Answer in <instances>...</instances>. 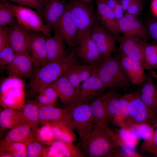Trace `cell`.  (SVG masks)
<instances>
[{
  "label": "cell",
  "instance_id": "6f0895ef",
  "mask_svg": "<svg viewBox=\"0 0 157 157\" xmlns=\"http://www.w3.org/2000/svg\"><path fill=\"white\" fill-rule=\"evenodd\" d=\"M156 84H157V83H156Z\"/></svg>",
  "mask_w": 157,
  "mask_h": 157
},
{
  "label": "cell",
  "instance_id": "816d5d0a",
  "mask_svg": "<svg viewBox=\"0 0 157 157\" xmlns=\"http://www.w3.org/2000/svg\"><path fill=\"white\" fill-rule=\"evenodd\" d=\"M137 0H118L125 12L130 6Z\"/></svg>",
  "mask_w": 157,
  "mask_h": 157
},
{
  "label": "cell",
  "instance_id": "3957f363",
  "mask_svg": "<svg viewBox=\"0 0 157 157\" xmlns=\"http://www.w3.org/2000/svg\"><path fill=\"white\" fill-rule=\"evenodd\" d=\"M96 73L105 89L120 88L126 90L133 84L123 69L116 55H111L100 62Z\"/></svg>",
  "mask_w": 157,
  "mask_h": 157
},
{
  "label": "cell",
  "instance_id": "7bdbcfd3",
  "mask_svg": "<svg viewBox=\"0 0 157 157\" xmlns=\"http://www.w3.org/2000/svg\"><path fill=\"white\" fill-rule=\"evenodd\" d=\"M46 122L47 123L37 129L36 135L38 140L47 143L56 138L49 123Z\"/></svg>",
  "mask_w": 157,
  "mask_h": 157
},
{
  "label": "cell",
  "instance_id": "4fadbf2b",
  "mask_svg": "<svg viewBox=\"0 0 157 157\" xmlns=\"http://www.w3.org/2000/svg\"><path fill=\"white\" fill-rule=\"evenodd\" d=\"M67 2L66 0H45L41 15L51 31L58 25L65 11Z\"/></svg>",
  "mask_w": 157,
  "mask_h": 157
},
{
  "label": "cell",
  "instance_id": "4dcf8cb0",
  "mask_svg": "<svg viewBox=\"0 0 157 157\" xmlns=\"http://www.w3.org/2000/svg\"><path fill=\"white\" fill-rule=\"evenodd\" d=\"M40 107L38 101H30L24 104L20 110L25 121L31 124L36 132L40 120L39 116Z\"/></svg>",
  "mask_w": 157,
  "mask_h": 157
},
{
  "label": "cell",
  "instance_id": "5bb4252c",
  "mask_svg": "<svg viewBox=\"0 0 157 157\" xmlns=\"http://www.w3.org/2000/svg\"><path fill=\"white\" fill-rule=\"evenodd\" d=\"M128 78L133 84L141 85L147 81L152 79L145 72L139 62L123 54L116 55Z\"/></svg>",
  "mask_w": 157,
  "mask_h": 157
},
{
  "label": "cell",
  "instance_id": "d590c367",
  "mask_svg": "<svg viewBox=\"0 0 157 157\" xmlns=\"http://www.w3.org/2000/svg\"><path fill=\"white\" fill-rule=\"evenodd\" d=\"M17 22L15 16L9 7L8 3L1 1L0 3V28L14 26Z\"/></svg>",
  "mask_w": 157,
  "mask_h": 157
},
{
  "label": "cell",
  "instance_id": "836d02e7",
  "mask_svg": "<svg viewBox=\"0 0 157 157\" xmlns=\"http://www.w3.org/2000/svg\"><path fill=\"white\" fill-rule=\"evenodd\" d=\"M116 134L120 146L132 149L137 144L139 137L131 129L125 127L119 130Z\"/></svg>",
  "mask_w": 157,
  "mask_h": 157
},
{
  "label": "cell",
  "instance_id": "f35d334b",
  "mask_svg": "<svg viewBox=\"0 0 157 157\" xmlns=\"http://www.w3.org/2000/svg\"><path fill=\"white\" fill-rule=\"evenodd\" d=\"M25 82L24 79L12 75L3 79L0 85V94L7 90L15 88H24Z\"/></svg>",
  "mask_w": 157,
  "mask_h": 157
},
{
  "label": "cell",
  "instance_id": "f5cc1de1",
  "mask_svg": "<svg viewBox=\"0 0 157 157\" xmlns=\"http://www.w3.org/2000/svg\"><path fill=\"white\" fill-rule=\"evenodd\" d=\"M106 1L108 5L113 10L119 3L118 0H106Z\"/></svg>",
  "mask_w": 157,
  "mask_h": 157
},
{
  "label": "cell",
  "instance_id": "b9f144b4",
  "mask_svg": "<svg viewBox=\"0 0 157 157\" xmlns=\"http://www.w3.org/2000/svg\"><path fill=\"white\" fill-rule=\"evenodd\" d=\"M130 129L144 140L151 138L154 132V127L150 124H144L134 126Z\"/></svg>",
  "mask_w": 157,
  "mask_h": 157
},
{
  "label": "cell",
  "instance_id": "e575fe53",
  "mask_svg": "<svg viewBox=\"0 0 157 157\" xmlns=\"http://www.w3.org/2000/svg\"><path fill=\"white\" fill-rule=\"evenodd\" d=\"M39 93L38 102L40 106H55L58 97L51 84L42 87Z\"/></svg>",
  "mask_w": 157,
  "mask_h": 157
},
{
  "label": "cell",
  "instance_id": "8992f818",
  "mask_svg": "<svg viewBox=\"0 0 157 157\" xmlns=\"http://www.w3.org/2000/svg\"><path fill=\"white\" fill-rule=\"evenodd\" d=\"M157 119V115L141 99L138 91L132 93L130 103L129 116L125 128L130 129L144 124H150L154 127Z\"/></svg>",
  "mask_w": 157,
  "mask_h": 157
},
{
  "label": "cell",
  "instance_id": "d6986e66",
  "mask_svg": "<svg viewBox=\"0 0 157 157\" xmlns=\"http://www.w3.org/2000/svg\"><path fill=\"white\" fill-rule=\"evenodd\" d=\"M55 30L60 33L65 42L70 48L74 49L76 45L77 28L72 18L67 5L63 15L56 27L53 29Z\"/></svg>",
  "mask_w": 157,
  "mask_h": 157
},
{
  "label": "cell",
  "instance_id": "44dd1931",
  "mask_svg": "<svg viewBox=\"0 0 157 157\" xmlns=\"http://www.w3.org/2000/svg\"><path fill=\"white\" fill-rule=\"evenodd\" d=\"M51 85L63 103L69 106L76 102L79 92L74 87L64 74Z\"/></svg>",
  "mask_w": 157,
  "mask_h": 157
},
{
  "label": "cell",
  "instance_id": "db71d44e",
  "mask_svg": "<svg viewBox=\"0 0 157 157\" xmlns=\"http://www.w3.org/2000/svg\"><path fill=\"white\" fill-rule=\"evenodd\" d=\"M87 4H90L93 1V0H79Z\"/></svg>",
  "mask_w": 157,
  "mask_h": 157
},
{
  "label": "cell",
  "instance_id": "f546056e",
  "mask_svg": "<svg viewBox=\"0 0 157 157\" xmlns=\"http://www.w3.org/2000/svg\"><path fill=\"white\" fill-rule=\"evenodd\" d=\"M132 93L120 96L118 110L112 120L114 123L120 127H125L129 115L130 103Z\"/></svg>",
  "mask_w": 157,
  "mask_h": 157
},
{
  "label": "cell",
  "instance_id": "484cf974",
  "mask_svg": "<svg viewBox=\"0 0 157 157\" xmlns=\"http://www.w3.org/2000/svg\"><path fill=\"white\" fill-rule=\"evenodd\" d=\"M25 122H26L19 110L6 108L0 112V126L2 129H11Z\"/></svg>",
  "mask_w": 157,
  "mask_h": 157
},
{
  "label": "cell",
  "instance_id": "681fc988",
  "mask_svg": "<svg viewBox=\"0 0 157 157\" xmlns=\"http://www.w3.org/2000/svg\"><path fill=\"white\" fill-rule=\"evenodd\" d=\"M43 156L63 157L62 155L56 149L51 146L47 148H44Z\"/></svg>",
  "mask_w": 157,
  "mask_h": 157
},
{
  "label": "cell",
  "instance_id": "5b68a950",
  "mask_svg": "<svg viewBox=\"0 0 157 157\" xmlns=\"http://www.w3.org/2000/svg\"><path fill=\"white\" fill-rule=\"evenodd\" d=\"M8 3L16 18L17 23L31 31L41 32L48 37L51 31L46 26L42 16L33 9Z\"/></svg>",
  "mask_w": 157,
  "mask_h": 157
},
{
  "label": "cell",
  "instance_id": "f907efd6",
  "mask_svg": "<svg viewBox=\"0 0 157 157\" xmlns=\"http://www.w3.org/2000/svg\"><path fill=\"white\" fill-rule=\"evenodd\" d=\"M113 13L116 21L122 19L125 15L126 13L119 2L113 10Z\"/></svg>",
  "mask_w": 157,
  "mask_h": 157
},
{
  "label": "cell",
  "instance_id": "f6af8a7d",
  "mask_svg": "<svg viewBox=\"0 0 157 157\" xmlns=\"http://www.w3.org/2000/svg\"><path fill=\"white\" fill-rule=\"evenodd\" d=\"M44 149L42 145L37 141H33L26 144L27 157L43 156Z\"/></svg>",
  "mask_w": 157,
  "mask_h": 157
},
{
  "label": "cell",
  "instance_id": "1f68e13d",
  "mask_svg": "<svg viewBox=\"0 0 157 157\" xmlns=\"http://www.w3.org/2000/svg\"><path fill=\"white\" fill-rule=\"evenodd\" d=\"M47 144L56 149L63 157H84L78 145L75 146L73 143L65 142L56 139Z\"/></svg>",
  "mask_w": 157,
  "mask_h": 157
},
{
  "label": "cell",
  "instance_id": "30bf717a",
  "mask_svg": "<svg viewBox=\"0 0 157 157\" xmlns=\"http://www.w3.org/2000/svg\"><path fill=\"white\" fill-rule=\"evenodd\" d=\"M117 40L119 44V53L139 62L142 66L144 49L147 44L145 39L124 35L118 36Z\"/></svg>",
  "mask_w": 157,
  "mask_h": 157
},
{
  "label": "cell",
  "instance_id": "e0dca14e",
  "mask_svg": "<svg viewBox=\"0 0 157 157\" xmlns=\"http://www.w3.org/2000/svg\"><path fill=\"white\" fill-rule=\"evenodd\" d=\"M100 62L82 65L77 64L64 74L74 87L79 92L80 83L96 72Z\"/></svg>",
  "mask_w": 157,
  "mask_h": 157
},
{
  "label": "cell",
  "instance_id": "603a6c76",
  "mask_svg": "<svg viewBox=\"0 0 157 157\" xmlns=\"http://www.w3.org/2000/svg\"><path fill=\"white\" fill-rule=\"evenodd\" d=\"M36 133L31 124L25 122L11 129L3 140L8 142H20L26 144L33 141Z\"/></svg>",
  "mask_w": 157,
  "mask_h": 157
},
{
  "label": "cell",
  "instance_id": "9f6ffc18",
  "mask_svg": "<svg viewBox=\"0 0 157 157\" xmlns=\"http://www.w3.org/2000/svg\"><path fill=\"white\" fill-rule=\"evenodd\" d=\"M156 45V47H157V45Z\"/></svg>",
  "mask_w": 157,
  "mask_h": 157
},
{
  "label": "cell",
  "instance_id": "9a60e30c",
  "mask_svg": "<svg viewBox=\"0 0 157 157\" xmlns=\"http://www.w3.org/2000/svg\"><path fill=\"white\" fill-rule=\"evenodd\" d=\"M47 37L41 32L32 31L30 56L33 65L37 68L41 67L46 63V41Z\"/></svg>",
  "mask_w": 157,
  "mask_h": 157
},
{
  "label": "cell",
  "instance_id": "c3c4849f",
  "mask_svg": "<svg viewBox=\"0 0 157 157\" xmlns=\"http://www.w3.org/2000/svg\"><path fill=\"white\" fill-rule=\"evenodd\" d=\"M147 29L149 35L157 43V19H151L148 24Z\"/></svg>",
  "mask_w": 157,
  "mask_h": 157
},
{
  "label": "cell",
  "instance_id": "52a82bcc",
  "mask_svg": "<svg viewBox=\"0 0 157 157\" xmlns=\"http://www.w3.org/2000/svg\"><path fill=\"white\" fill-rule=\"evenodd\" d=\"M68 108L80 140L84 139L91 133L94 124L90 103H76Z\"/></svg>",
  "mask_w": 157,
  "mask_h": 157
},
{
  "label": "cell",
  "instance_id": "4316f807",
  "mask_svg": "<svg viewBox=\"0 0 157 157\" xmlns=\"http://www.w3.org/2000/svg\"><path fill=\"white\" fill-rule=\"evenodd\" d=\"M49 123L56 139L68 143H73L77 140L74 130L66 122L54 121H50Z\"/></svg>",
  "mask_w": 157,
  "mask_h": 157
},
{
  "label": "cell",
  "instance_id": "11a10c76",
  "mask_svg": "<svg viewBox=\"0 0 157 157\" xmlns=\"http://www.w3.org/2000/svg\"><path fill=\"white\" fill-rule=\"evenodd\" d=\"M154 154L155 155V156L156 157H157V149L156 150Z\"/></svg>",
  "mask_w": 157,
  "mask_h": 157
},
{
  "label": "cell",
  "instance_id": "6da1fadb",
  "mask_svg": "<svg viewBox=\"0 0 157 157\" xmlns=\"http://www.w3.org/2000/svg\"><path fill=\"white\" fill-rule=\"evenodd\" d=\"M116 133L107 127L94 124L90 134L78 144L84 157L119 156L121 151Z\"/></svg>",
  "mask_w": 157,
  "mask_h": 157
},
{
  "label": "cell",
  "instance_id": "7402d4cb",
  "mask_svg": "<svg viewBox=\"0 0 157 157\" xmlns=\"http://www.w3.org/2000/svg\"><path fill=\"white\" fill-rule=\"evenodd\" d=\"M52 35L47 37L46 39V46L47 53L46 63L61 60L65 56V40L60 33L54 30Z\"/></svg>",
  "mask_w": 157,
  "mask_h": 157
},
{
  "label": "cell",
  "instance_id": "ab89813d",
  "mask_svg": "<svg viewBox=\"0 0 157 157\" xmlns=\"http://www.w3.org/2000/svg\"><path fill=\"white\" fill-rule=\"evenodd\" d=\"M0 1L14 3L18 6L30 8L34 9L41 15L45 0H0Z\"/></svg>",
  "mask_w": 157,
  "mask_h": 157
},
{
  "label": "cell",
  "instance_id": "7a4b0ae2",
  "mask_svg": "<svg viewBox=\"0 0 157 157\" xmlns=\"http://www.w3.org/2000/svg\"><path fill=\"white\" fill-rule=\"evenodd\" d=\"M74 49L68 56L57 61L46 63L33 73L29 86L33 94L43 87L51 85L70 68L78 64Z\"/></svg>",
  "mask_w": 157,
  "mask_h": 157
},
{
  "label": "cell",
  "instance_id": "d6a6232c",
  "mask_svg": "<svg viewBox=\"0 0 157 157\" xmlns=\"http://www.w3.org/2000/svg\"><path fill=\"white\" fill-rule=\"evenodd\" d=\"M120 97L116 89L106 94L105 105L107 123L112 119L119 110Z\"/></svg>",
  "mask_w": 157,
  "mask_h": 157
},
{
  "label": "cell",
  "instance_id": "277c9868",
  "mask_svg": "<svg viewBox=\"0 0 157 157\" xmlns=\"http://www.w3.org/2000/svg\"><path fill=\"white\" fill-rule=\"evenodd\" d=\"M67 6L77 28V39L87 33L98 23L97 14L90 4L79 0H69Z\"/></svg>",
  "mask_w": 157,
  "mask_h": 157
},
{
  "label": "cell",
  "instance_id": "cb8c5ba5",
  "mask_svg": "<svg viewBox=\"0 0 157 157\" xmlns=\"http://www.w3.org/2000/svg\"><path fill=\"white\" fill-rule=\"evenodd\" d=\"M141 85L138 91L140 98L157 115V84L152 79L146 81Z\"/></svg>",
  "mask_w": 157,
  "mask_h": 157
},
{
  "label": "cell",
  "instance_id": "60d3db41",
  "mask_svg": "<svg viewBox=\"0 0 157 157\" xmlns=\"http://www.w3.org/2000/svg\"><path fill=\"white\" fill-rule=\"evenodd\" d=\"M154 127L155 129L151 138L144 140L140 145L139 150L141 152L154 154L157 149V119Z\"/></svg>",
  "mask_w": 157,
  "mask_h": 157
},
{
  "label": "cell",
  "instance_id": "ffe728a7",
  "mask_svg": "<svg viewBox=\"0 0 157 157\" xmlns=\"http://www.w3.org/2000/svg\"><path fill=\"white\" fill-rule=\"evenodd\" d=\"M33 59L31 56L26 54H16L6 69L8 75L22 78L31 77L33 73Z\"/></svg>",
  "mask_w": 157,
  "mask_h": 157
},
{
  "label": "cell",
  "instance_id": "8d00e7d4",
  "mask_svg": "<svg viewBox=\"0 0 157 157\" xmlns=\"http://www.w3.org/2000/svg\"><path fill=\"white\" fill-rule=\"evenodd\" d=\"M143 67L144 70L157 69V49L156 45L147 43L144 49Z\"/></svg>",
  "mask_w": 157,
  "mask_h": 157
},
{
  "label": "cell",
  "instance_id": "ba28073f",
  "mask_svg": "<svg viewBox=\"0 0 157 157\" xmlns=\"http://www.w3.org/2000/svg\"><path fill=\"white\" fill-rule=\"evenodd\" d=\"M119 33L143 39L149 35L147 29L137 16L126 14L122 19L115 20L113 34L118 36Z\"/></svg>",
  "mask_w": 157,
  "mask_h": 157
},
{
  "label": "cell",
  "instance_id": "7dc6e473",
  "mask_svg": "<svg viewBox=\"0 0 157 157\" xmlns=\"http://www.w3.org/2000/svg\"><path fill=\"white\" fill-rule=\"evenodd\" d=\"M10 45L8 27L0 28V50Z\"/></svg>",
  "mask_w": 157,
  "mask_h": 157
},
{
  "label": "cell",
  "instance_id": "9c48e42d",
  "mask_svg": "<svg viewBox=\"0 0 157 157\" xmlns=\"http://www.w3.org/2000/svg\"><path fill=\"white\" fill-rule=\"evenodd\" d=\"M90 34L103 59L116 51L115 41L118 36L112 34L104 26L97 24L91 30Z\"/></svg>",
  "mask_w": 157,
  "mask_h": 157
},
{
  "label": "cell",
  "instance_id": "ac0fdd59",
  "mask_svg": "<svg viewBox=\"0 0 157 157\" xmlns=\"http://www.w3.org/2000/svg\"><path fill=\"white\" fill-rule=\"evenodd\" d=\"M39 116L40 121L45 122L48 121H63L67 123L72 130L75 129L72 113L68 107L62 109L52 106H40Z\"/></svg>",
  "mask_w": 157,
  "mask_h": 157
},
{
  "label": "cell",
  "instance_id": "7c38bea8",
  "mask_svg": "<svg viewBox=\"0 0 157 157\" xmlns=\"http://www.w3.org/2000/svg\"><path fill=\"white\" fill-rule=\"evenodd\" d=\"M10 45L16 55H30V45L32 31L17 24L8 27Z\"/></svg>",
  "mask_w": 157,
  "mask_h": 157
},
{
  "label": "cell",
  "instance_id": "bcb514c9",
  "mask_svg": "<svg viewBox=\"0 0 157 157\" xmlns=\"http://www.w3.org/2000/svg\"><path fill=\"white\" fill-rule=\"evenodd\" d=\"M143 2L142 0H137L128 8L126 14L138 16L140 14L143 10Z\"/></svg>",
  "mask_w": 157,
  "mask_h": 157
},
{
  "label": "cell",
  "instance_id": "d4e9b609",
  "mask_svg": "<svg viewBox=\"0 0 157 157\" xmlns=\"http://www.w3.org/2000/svg\"><path fill=\"white\" fill-rule=\"evenodd\" d=\"M0 104L5 108L20 110L24 104V88L11 89L0 94Z\"/></svg>",
  "mask_w": 157,
  "mask_h": 157
},
{
  "label": "cell",
  "instance_id": "f1b7e54d",
  "mask_svg": "<svg viewBox=\"0 0 157 157\" xmlns=\"http://www.w3.org/2000/svg\"><path fill=\"white\" fill-rule=\"evenodd\" d=\"M106 94L93 100L90 103L94 124L101 127L107 126L106 110Z\"/></svg>",
  "mask_w": 157,
  "mask_h": 157
},
{
  "label": "cell",
  "instance_id": "83f0119b",
  "mask_svg": "<svg viewBox=\"0 0 157 157\" xmlns=\"http://www.w3.org/2000/svg\"><path fill=\"white\" fill-rule=\"evenodd\" d=\"M97 15L103 26L112 34L115 22L113 10L109 6L106 0H96Z\"/></svg>",
  "mask_w": 157,
  "mask_h": 157
},
{
  "label": "cell",
  "instance_id": "ee69618b",
  "mask_svg": "<svg viewBox=\"0 0 157 157\" xmlns=\"http://www.w3.org/2000/svg\"><path fill=\"white\" fill-rule=\"evenodd\" d=\"M16 55L10 45L0 50V67L1 69H6L11 63Z\"/></svg>",
  "mask_w": 157,
  "mask_h": 157
},
{
  "label": "cell",
  "instance_id": "2e32d148",
  "mask_svg": "<svg viewBox=\"0 0 157 157\" xmlns=\"http://www.w3.org/2000/svg\"><path fill=\"white\" fill-rule=\"evenodd\" d=\"M105 89L103 83L96 72L81 85L78 99L75 103H89Z\"/></svg>",
  "mask_w": 157,
  "mask_h": 157
},
{
  "label": "cell",
  "instance_id": "8fae6325",
  "mask_svg": "<svg viewBox=\"0 0 157 157\" xmlns=\"http://www.w3.org/2000/svg\"><path fill=\"white\" fill-rule=\"evenodd\" d=\"M90 31L78 38L74 48L78 58L87 64L99 63L103 60L95 42L90 34Z\"/></svg>",
  "mask_w": 157,
  "mask_h": 157
},
{
  "label": "cell",
  "instance_id": "74e56055",
  "mask_svg": "<svg viewBox=\"0 0 157 157\" xmlns=\"http://www.w3.org/2000/svg\"><path fill=\"white\" fill-rule=\"evenodd\" d=\"M0 156L10 157V154L26 151V144L20 142H10L3 140L0 143Z\"/></svg>",
  "mask_w": 157,
  "mask_h": 157
}]
</instances>
